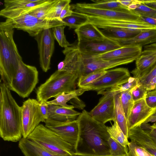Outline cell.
<instances>
[{
    "mask_svg": "<svg viewBox=\"0 0 156 156\" xmlns=\"http://www.w3.org/2000/svg\"><path fill=\"white\" fill-rule=\"evenodd\" d=\"M141 2L145 5L156 10V0H142Z\"/></svg>",
    "mask_w": 156,
    "mask_h": 156,
    "instance_id": "48",
    "label": "cell"
},
{
    "mask_svg": "<svg viewBox=\"0 0 156 156\" xmlns=\"http://www.w3.org/2000/svg\"><path fill=\"white\" fill-rule=\"evenodd\" d=\"M113 41L121 47L132 45L142 47L156 43V29L143 30L135 37L130 39Z\"/></svg>",
    "mask_w": 156,
    "mask_h": 156,
    "instance_id": "22",
    "label": "cell"
},
{
    "mask_svg": "<svg viewBox=\"0 0 156 156\" xmlns=\"http://www.w3.org/2000/svg\"><path fill=\"white\" fill-rule=\"evenodd\" d=\"M156 95V89L154 90L148 91L147 95Z\"/></svg>",
    "mask_w": 156,
    "mask_h": 156,
    "instance_id": "52",
    "label": "cell"
},
{
    "mask_svg": "<svg viewBox=\"0 0 156 156\" xmlns=\"http://www.w3.org/2000/svg\"><path fill=\"white\" fill-rule=\"evenodd\" d=\"M39 55V63L42 70L46 72L50 69L51 60L55 48V39L52 28L44 29L34 37Z\"/></svg>",
    "mask_w": 156,
    "mask_h": 156,
    "instance_id": "12",
    "label": "cell"
},
{
    "mask_svg": "<svg viewBox=\"0 0 156 156\" xmlns=\"http://www.w3.org/2000/svg\"><path fill=\"white\" fill-rule=\"evenodd\" d=\"M27 138L59 155L73 156L75 153L70 144L42 124L37 126Z\"/></svg>",
    "mask_w": 156,
    "mask_h": 156,
    "instance_id": "5",
    "label": "cell"
},
{
    "mask_svg": "<svg viewBox=\"0 0 156 156\" xmlns=\"http://www.w3.org/2000/svg\"><path fill=\"white\" fill-rule=\"evenodd\" d=\"M87 16L73 12L70 16L63 19L62 21L69 29H76L88 22Z\"/></svg>",
    "mask_w": 156,
    "mask_h": 156,
    "instance_id": "32",
    "label": "cell"
},
{
    "mask_svg": "<svg viewBox=\"0 0 156 156\" xmlns=\"http://www.w3.org/2000/svg\"><path fill=\"white\" fill-rule=\"evenodd\" d=\"M73 156H112L111 155H103V156H90V155H79L74 154L73 155ZM120 156H125V155Z\"/></svg>",
    "mask_w": 156,
    "mask_h": 156,
    "instance_id": "53",
    "label": "cell"
},
{
    "mask_svg": "<svg viewBox=\"0 0 156 156\" xmlns=\"http://www.w3.org/2000/svg\"><path fill=\"white\" fill-rule=\"evenodd\" d=\"M151 127V130L147 132L156 144V124L154 123Z\"/></svg>",
    "mask_w": 156,
    "mask_h": 156,
    "instance_id": "49",
    "label": "cell"
},
{
    "mask_svg": "<svg viewBox=\"0 0 156 156\" xmlns=\"http://www.w3.org/2000/svg\"><path fill=\"white\" fill-rule=\"evenodd\" d=\"M128 151L125 156H154L146 149L131 140L128 145Z\"/></svg>",
    "mask_w": 156,
    "mask_h": 156,
    "instance_id": "38",
    "label": "cell"
},
{
    "mask_svg": "<svg viewBox=\"0 0 156 156\" xmlns=\"http://www.w3.org/2000/svg\"><path fill=\"white\" fill-rule=\"evenodd\" d=\"M79 127L75 154L90 156L110 155V137L105 124L93 118L83 110L76 119Z\"/></svg>",
    "mask_w": 156,
    "mask_h": 156,
    "instance_id": "1",
    "label": "cell"
},
{
    "mask_svg": "<svg viewBox=\"0 0 156 156\" xmlns=\"http://www.w3.org/2000/svg\"><path fill=\"white\" fill-rule=\"evenodd\" d=\"M130 77L129 72L126 68H118L107 70L99 78L82 88L86 91L98 92L104 90L126 82Z\"/></svg>",
    "mask_w": 156,
    "mask_h": 156,
    "instance_id": "9",
    "label": "cell"
},
{
    "mask_svg": "<svg viewBox=\"0 0 156 156\" xmlns=\"http://www.w3.org/2000/svg\"><path fill=\"white\" fill-rule=\"evenodd\" d=\"M77 46L82 55L88 56L100 55L121 47L106 38L103 40L78 42Z\"/></svg>",
    "mask_w": 156,
    "mask_h": 156,
    "instance_id": "16",
    "label": "cell"
},
{
    "mask_svg": "<svg viewBox=\"0 0 156 156\" xmlns=\"http://www.w3.org/2000/svg\"><path fill=\"white\" fill-rule=\"evenodd\" d=\"M156 117V109L155 110V111L154 113L147 119V120L144 123H147L148 122H153L154 119Z\"/></svg>",
    "mask_w": 156,
    "mask_h": 156,
    "instance_id": "51",
    "label": "cell"
},
{
    "mask_svg": "<svg viewBox=\"0 0 156 156\" xmlns=\"http://www.w3.org/2000/svg\"><path fill=\"white\" fill-rule=\"evenodd\" d=\"M155 109L149 107L145 98L134 102L127 120L128 130L140 126L155 112Z\"/></svg>",
    "mask_w": 156,
    "mask_h": 156,
    "instance_id": "18",
    "label": "cell"
},
{
    "mask_svg": "<svg viewBox=\"0 0 156 156\" xmlns=\"http://www.w3.org/2000/svg\"><path fill=\"white\" fill-rule=\"evenodd\" d=\"M131 90L122 91L120 93V101L127 121L134 103Z\"/></svg>",
    "mask_w": 156,
    "mask_h": 156,
    "instance_id": "34",
    "label": "cell"
},
{
    "mask_svg": "<svg viewBox=\"0 0 156 156\" xmlns=\"http://www.w3.org/2000/svg\"><path fill=\"white\" fill-rule=\"evenodd\" d=\"M74 31L77 36L78 42L103 40L106 38L97 27L88 22Z\"/></svg>",
    "mask_w": 156,
    "mask_h": 156,
    "instance_id": "23",
    "label": "cell"
},
{
    "mask_svg": "<svg viewBox=\"0 0 156 156\" xmlns=\"http://www.w3.org/2000/svg\"><path fill=\"white\" fill-rule=\"evenodd\" d=\"M64 48L62 52L65 58L58 64L57 70L78 75L80 63L82 58L81 53L77 45L73 44Z\"/></svg>",
    "mask_w": 156,
    "mask_h": 156,
    "instance_id": "19",
    "label": "cell"
},
{
    "mask_svg": "<svg viewBox=\"0 0 156 156\" xmlns=\"http://www.w3.org/2000/svg\"><path fill=\"white\" fill-rule=\"evenodd\" d=\"M120 93L114 96L115 120L124 135L128 138L127 121L121 104Z\"/></svg>",
    "mask_w": 156,
    "mask_h": 156,
    "instance_id": "28",
    "label": "cell"
},
{
    "mask_svg": "<svg viewBox=\"0 0 156 156\" xmlns=\"http://www.w3.org/2000/svg\"><path fill=\"white\" fill-rule=\"evenodd\" d=\"M71 2L70 0H58L53 11L47 16L45 19L60 21L59 16L62 10L66 5L70 4Z\"/></svg>",
    "mask_w": 156,
    "mask_h": 156,
    "instance_id": "39",
    "label": "cell"
},
{
    "mask_svg": "<svg viewBox=\"0 0 156 156\" xmlns=\"http://www.w3.org/2000/svg\"><path fill=\"white\" fill-rule=\"evenodd\" d=\"M63 25V23L60 20H41L27 13L13 19L7 18L0 23V29H16L34 37L44 29Z\"/></svg>",
    "mask_w": 156,
    "mask_h": 156,
    "instance_id": "6",
    "label": "cell"
},
{
    "mask_svg": "<svg viewBox=\"0 0 156 156\" xmlns=\"http://www.w3.org/2000/svg\"><path fill=\"white\" fill-rule=\"evenodd\" d=\"M135 61L136 68L131 73L134 77L137 78L156 63V56L141 55Z\"/></svg>",
    "mask_w": 156,
    "mask_h": 156,
    "instance_id": "26",
    "label": "cell"
},
{
    "mask_svg": "<svg viewBox=\"0 0 156 156\" xmlns=\"http://www.w3.org/2000/svg\"><path fill=\"white\" fill-rule=\"evenodd\" d=\"M88 22L98 28H116L130 31L141 32L144 30L156 29V27L140 21L109 19L88 16Z\"/></svg>",
    "mask_w": 156,
    "mask_h": 156,
    "instance_id": "11",
    "label": "cell"
},
{
    "mask_svg": "<svg viewBox=\"0 0 156 156\" xmlns=\"http://www.w3.org/2000/svg\"><path fill=\"white\" fill-rule=\"evenodd\" d=\"M106 70H101L90 73L86 75L82 76L78 80L77 85L79 88H82L91 84L104 75Z\"/></svg>",
    "mask_w": 156,
    "mask_h": 156,
    "instance_id": "33",
    "label": "cell"
},
{
    "mask_svg": "<svg viewBox=\"0 0 156 156\" xmlns=\"http://www.w3.org/2000/svg\"><path fill=\"white\" fill-rule=\"evenodd\" d=\"M110 155L120 156L126 154L128 151V146L124 147L110 136L108 140Z\"/></svg>",
    "mask_w": 156,
    "mask_h": 156,
    "instance_id": "37",
    "label": "cell"
},
{
    "mask_svg": "<svg viewBox=\"0 0 156 156\" xmlns=\"http://www.w3.org/2000/svg\"><path fill=\"white\" fill-rule=\"evenodd\" d=\"M80 63L77 74L78 78L92 72L98 70H107L117 66L131 63L136 60L128 58L105 60L92 56L83 55Z\"/></svg>",
    "mask_w": 156,
    "mask_h": 156,
    "instance_id": "10",
    "label": "cell"
},
{
    "mask_svg": "<svg viewBox=\"0 0 156 156\" xmlns=\"http://www.w3.org/2000/svg\"><path fill=\"white\" fill-rule=\"evenodd\" d=\"M38 82V72L34 66L25 63L21 60L19 69L8 87L10 90L23 98L27 97Z\"/></svg>",
    "mask_w": 156,
    "mask_h": 156,
    "instance_id": "7",
    "label": "cell"
},
{
    "mask_svg": "<svg viewBox=\"0 0 156 156\" xmlns=\"http://www.w3.org/2000/svg\"><path fill=\"white\" fill-rule=\"evenodd\" d=\"M92 3H77L80 6L92 8L129 12L131 11L128 8L122 5L118 0H93Z\"/></svg>",
    "mask_w": 156,
    "mask_h": 156,
    "instance_id": "25",
    "label": "cell"
},
{
    "mask_svg": "<svg viewBox=\"0 0 156 156\" xmlns=\"http://www.w3.org/2000/svg\"><path fill=\"white\" fill-rule=\"evenodd\" d=\"M145 101L147 105L150 107L155 108L156 107V95H147Z\"/></svg>",
    "mask_w": 156,
    "mask_h": 156,
    "instance_id": "44",
    "label": "cell"
},
{
    "mask_svg": "<svg viewBox=\"0 0 156 156\" xmlns=\"http://www.w3.org/2000/svg\"><path fill=\"white\" fill-rule=\"evenodd\" d=\"M66 26L61 25L52 28L53 36L59 45L62 48H66L70 46L71 44L67 41L64 33Z\"/></svg>",
    "mask_w": 156,
    "mask_h": 156,
    "instance_id": "36",
    "label": "cell"
},
{
    "mask_svg": "<svg viewBox=\"0 0 156 156\" xmlns=\"http://www.w3.org/2000/svg\"><path fill=\"white\" fill-rule=\"evenodd\" d=\"M58 0H48L42 6L31 11L29 13L41 20H46L47 16L51 13Z\"/></svg>",
    "mask_w": 156,
    "mask_h": 156,
    "instance_id": "30",
    "label": "cell"
},
{
    "mask_svg": "<svg viewBox=\"0 0 156 156\" xmlns=\"http://www.w3.org/2000/svg\"><path fill=\"white\" fill-rule=\"evenodd\" d=\"M40 108L41 114L45 119H48V105L46 102H40Z\"/></svg>",
    "mask_w": 156,
    "mask_h": 156,
    "instance_id": "45",
    "label": "cell"
},
{
    "mask_svg": "<svg viewBox=\"0 0 156 156\" xmlns=\"http://www.w3.org/2000/svg\"><path fill=\"white\" fill-rule=\"evenodd\" d=\"M86 91L83 88L76 89L69 93L60 94L55 98L54 99L46 102L48 105H58L67 108L73 109L74 107L72 105H67V102L73 98H78V96L81 95Z\"/></svg>",
    "mask_w": 156,
    "mask_h": 156,
    "instance_id": "29",
    "label": "cell"
},
{
    "mask_svg": "<svg viewBox=\"0 0 156 156\" xmlns=\"http://www.w3.org/2000/svg\"><path fill=\"white\" fill-rule=\"evenodd\" d=\"M78 79L77 74L57 70L37 88V100L39 102H45L51 98L74 91Z\"/></svg>",
    "mask_w": 156,
    "mask_h": 156,
    "instance_id": "4",
    "label": "cell"
},
{
    "mask_svg": "<svg viewBox=\"0 0 156 156\" xmlns=\"http://www.w3.org/2000/svg\"><path fill=\"white\" fill-rule=\"evenodd\" d=\"M14 29H0V74L8 87L15 77L22 58L13 39Z\"/></svg>",
    "mask_w": 156,
    "mask_h": 156,
    "instance_id": "3",
    "label": "cell"
},
{
    "mask_svg": "<svg viewBox=\"0 0 156 156\" xmlns=\"http://www.w3.org/2000/svg\"><path fill=\"white\" fill-rule=\"evenodd\" d=\"M100 30L105 37L114 41L130 39L140 32L116 28H105Z\"/></svg>",
    "mask_w": 156,
    "mask_h": 156,
    "instance_id": "27",
    "label": "cell"
},
{
    "mask_svg": "<svg viewBox=\"0 0 156 156\" xmlns=\"http://www.w3.org/2000/svg\"><path fill=\"white\" fill-rule=\"evenodd\" d=\"M73 13V11L71 9V6L68 4L64 7L62 10L59 19L62 21L64 18L71 16Z\"/></svg>",
    "mask_w": 156,
    "mask_h": 156,
    "instance_id": "43",
    "label": "cell"
},
{
    "mask_svg": "<svg viewBox=\"0 0 156 156\" xmlns=\"http://www.w3.org/2000/svg\"><path fill=\"white\" fill-rule=\"evenodd\" d=\"M156 76V63L147 71L136 79L139 83L144 87L145 86L153 77Z\"/></svg>",
    "mask_w": 156,
    "mask_h": 156,
    "instance_id": "41",
    "label": "cell"
},
{
    "mask_svg": "<svg viewBox=\"0 0 156 156\" xmlns=\"http://www.w3.org/2000/svg\"><path fill=\"white\" fill-rule=\"evenodd\" d=\"M114 96L102 97L98 104L89 112L97 121L105 124L115 120Z\"/></svg>",
    "mask_w": 156,
    "mask_h": 156,
    "instance_id": "17",
    "label": "cell"
},
{
    "mask_svg": "<svg viewBox=\"0 0 156 156\" xmlns=\"http://www.w3.org/2000/svg\"><path fill=\"white\" fill-rule=\"evenodd\" d=\"M81 113L73 108H69L53 105H48V119L65 122L76 119Z\"/></svg>",
    "mask_w": 156,
    "mask_h": 156,
    "instance_id": "24",
    "label": "cell"
},
{
    "mask_svg": "<svg viewBox=\"0 0 156 156\" xmlns=\"http://www.w3.org/2000/svg\"><path fill=\"white\" fill-rule=\"evenodd\" d=\"M128 138L144 148L154 156H156V144L148 133L140 126L134 127L128 131Z\"/></svg>",
    "mask_w": 156,
    "mask_h": 156,
    "instance_id": "21",
    "label": "cell"
},
{
    "mask_svg": "<svg viewBox=\"0 0 156 156\" xmlns=\"http://www.w3.org/2000/svg\"><path fill=\"white\" fill-rule=\"evenodd\" d=\"M0 88V136L5 141H19L22 136L21 107L4 83Z\"/></svg>",
    "mask_w": 156,
    "mask_h": 156,
    "instance_id": "2",
    "label": "cell"
},
{
    "mask_svg": "<svg viewBox=\"0 0 156 156\" xmlns=\"http://www.w3.org/2000/svg\"><path fill=\"white\" fill-rule=\"evenodd\" d=\"M108 132L111 137L124 147H127L129 142L124 134L116 121L115 120L111 126H107Z\"/></svg>",
    "mask_w": 156,
    "mask_h": 156,
    "instance_id": "31",
    "label": "cell"
},
{
    "mask_svg": "<svg viewBox=\"0 0 156 156\" xmlns=\"http://www.w3.org/2000/svg\"><path fill=\"white\" fill-rule=\"evenodd\" d=\"M142 52V47L128 45L121 47L102 54L92 56L105 60L128 58H134L136 59L141 55Z\"/></svg>",
    "mask_w": 156,
    "mask_h": 156,
    "instance_id": "20",
    "label": "cell"
},
{
    "mask_svg": "<svg viewBox=\"0 0 156 156\" xmlns=\"http://www.w3.org/2000/svg\"><path fill=\"white\" fill-rule=\"evenodd\" d=\"M131 92L134 102L145 98L148 92L144 87L139 83L131 89Z\"/></svg>",
    "mask_w": 156,
    "mask_h": 156,
    "instance_id": "40",
    "label": "cell"
},
{
    "mask_svg": "<svg viewBox=\"0 0 156 156\" xmlns=\"http://www.w3.org/2000/svg\"><path fill=\"white\" fill-rule=\"evenodd\" d=\"M48 0H4V7L0 11V16L13 19L29 13L39 7Z\"/></svg>",
    "mask_w": 156,
    "mask_h": 156,
    "instance_id": "13",
    "label": "cell"
},
{
    "mask_svg": "<svg viewBox=\"0 0 156 156\" xmlns=\"http://www.w3.org/2000/svg\"><path fill=\"white\" fill-rule=\"evenodd\" d=\"M144 87L148 91L156 89V76L152 78Z\"/></svg>",
    "mask_w": 156,
    "mask_h": 156,
    "instance_id": "46",
    "label": "cell"
},
{
    "mask_svg": "<svg viewBox=\"0 0 156 156\" xmlns=\"http://www.w3.org/2000/svg\"><path fill=\"white\" fill-rule=\"evenodd\" d=\"M45 126L52 130L75 148L78 138L79 127L76 119L61 122L50 119L46 120Z\"/></svg>",
    "mask_w": 156,
    "mask_h": 156,
    "instance_id": "15",
    "label": "cell"
},
{
    "mask_svg": "<svg viewBox=\"0 0 156 156\" xmlns=\"http://www.w3.org/2000/svg\"><path fill=\"white\" fill-rule=\"evenodd\" d=\"M136 1L135 0H118L121 4L127 8L130 5L134 2Z\"/></svg>",
    "mask_w": 156,
    "mask_h": 156,
    "instance_id": "50",
    "label": "cell"
},
{
    "mask_svg": "<svg viewBox=\"0 0 156 156\" xmlns=\"http://www.w3.org/2000/svg\"><path fill=\"white\" fill-rule=\"evenodd\" d=\"M137 20L147 23L151 25L156 26V18L143 17L140 16Z\"/></svg>",
    "mask_w": 156,
    "mask_h": 156,
    "instance_id": "47",
    "label": "cell"
},
{
    "mask_svg": "<svg viewBox=\"0 0 156 156\" xmlns=\"http://www.w3.org/2000/svg\"><path fill=\"white\" fill-rule=\"evenodd\" d=\"M140 17L156 18V10L150 8L139 0L136 8L131 10Z\"/></svg>",
    "mask_w": 156,
    "mask_h": 156,
    "instance_id": "35",
    "label": "cell"
},
{
    "mask_svg": "<svg viewBox=\"0 0 156 156\" xmlns=\"http://www.w3.org/2000/svg\"><path fill=\"white\" fill-rule=\"evenodd\" d=\"M70 6L73 12L88 16L129 21L137 20L140 17L132 11L126 12L98 9L80 6L76 3Z\"/></svg>",
    "mask_w": 156,
    "mask_h": 156,
    "instance_id": "14",
    "label": "cell"
},
{
    "mask_svg": "<svg viewBox=\"0 0 156 156\" xmlns=\"http://www.w3.org/2000/svg\"><path fill=\"white\" fill-rule=\"evenodd\" d=\"M141 55H150L156 56V43L144 46Z\"/></svg>",
    "mask_w": 156,
    "mask_h": 156,
    "instance_id": "42",
    "label": "cell"
},
{
    "mask_svg": "<svg viewBox=\"0 0 156 156\" xmlns=\"http://www.w3.org/2000/svg\"><path fill=\"white\" fill-rule=\"evenodd\" d=\"M155 110L156 109V107L155 108Z\"/></svg>",
    "mask_w": 156,
    "mask_h": 156,
    "instance_id": "55",
    "label": "cell"
},
{
    "mask_svg": "<svg viewBox=\"0 0 156 156\" xmlns=\"http://www.w3.org/2000/svg\"><path fill=\"white\" fill-rule=\"evenodd\" d=\"M155 122L154 124H156V117L154 119L153 122Z\"/></svg>",
    "mask_w": 156,
    "mask_h": 156,
    "instance_id": "54",
    "label": "cell"
},
{
    "mask_svg": "<svg viewBox=\"0 0 156 156\" xmlns=\"http://www.w3.org/2000/svg\"><path fill=\"white\" fill-rule=\"evenodd\" d=\"M21 108L22 133L27 138L41 122H45L40 109V103L37 100L29 98L23 102Z\"/></svg>",
    "mask_w": 156,
    "mask_h": 156,
    "instance_id": "8",
    "label": "cell"
}]
</instances>
